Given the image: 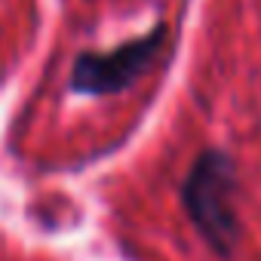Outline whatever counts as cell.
Returning <instances> with one entry per match:
<instances>
[{"instance_id": "6da1fadb", "label": "cell", "mask_w": 261, "mask_h": 261, "mask_svg": "<svg viewBox=\"0 0 261 261\" xmlns=\"http://www.w3.org/2000/svg\"><path fill=\"white\" fill-rule=\"evenodd\" d=\"M233 194H237V175L230 157H224L221 151L200 154L185 178L181 200L194 227L215 249L218 258H230L240 240Z\"/></svg>"}, {"instance_id": "7a4b0ae2", "label": "cell", "mask_w": 261, "mask_h": 261, "mask_svg": "<svg viewBox=\"0 0 261 261\" xmlns=\"http://www.w3.org/2000/svg\"><path fill=\"white\" fill-rule=\"evenodd\" d=\"M166 37V25H154L145 37H136L111 53H83L74 65L71 86L86 95H111L123 92L126 86H133L136 77L154 62L160 53V43Z\"/></svg>"}]
</instances>
